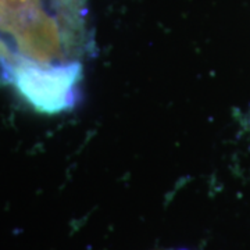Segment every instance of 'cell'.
<instances>
[{
  "instance_id": "1",
  "label": "cell",
  "mask_w": 250,
  "mask_h": 250,
  "mask_svg": "<svg viewBox=\"0 0 250 250\" xmlns=\"http://www.w3.org/2000/svg\"><path fill=\"white\" fill-rule=\"evenodd\" d=\"M170 250H171V249H170Z\"/></svg>"
}]
</instances>
